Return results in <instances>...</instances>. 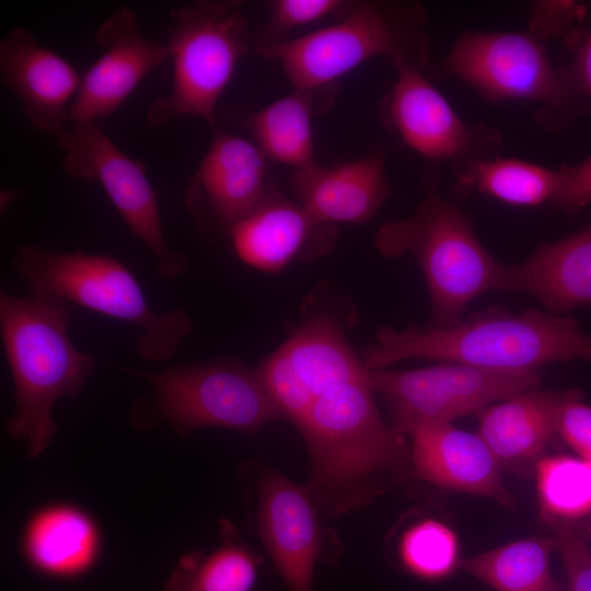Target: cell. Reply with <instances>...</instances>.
I'll return each instance as SVG.
<instances>
[{
	"instance_id": "obj_1",
	"label": "cell",
	"mask_w": 591,
	"mask_h": 591,
	"mask_svg": "<svg viewBox=\"0 0 591 591\" xmlns=\"http://www.w3.org/2000/svg\"><path fill=\"white\" fill-rule=\"evenodd\" d=\"M368 381L318 396L298 427L311 457L308 488L324 524L371 503L412 464L405 436L382 419Z\"/></svg>"
},
{
	"instance_id": "obj_2",
	"label": "cell",
	"mask_w": 591,
	"mask_h": 591,
	"mask_svg": "<svg viewBox=\"0 0 591 591\" xmlns=\"http://www.w3.org/2000/svg\"><path fill=\"white\" fill-rule=\"evenodd\" d=\"M360 357L368 370L421 358L493 371L534 372L556 361H591V334L572 316L491 308L449 328L383 327Z\"/></svg>"
},
{
	"instance_id": "obj_3",
	"label": "cell",
	"mask_w": 591,
	"mask_h": 591,
	"mask_svg": "<svg viewBox=\"0 0 591 591\" xmlns=\"http://www.w3.org/2000/svg\"><path fill=\"white\" fill-rule=\"evenodd\" d=\"M70 322L61 298L0 294V332L15 399L5 430L26 443L31 457L39 455L55 437L57 402L79 394L95 366L93 357L71 343Z\"/></svg>"
},
{
	"instance_id": "obj_4",
	"label": "cell",
	"mask_w": 591,
	"mask_h": 591,
	"mask_svg": "<svg viewBox=\"0 0 591 591\" xmlns=\"http://www.w3.org/2000/svg\"><path fill=\"white\" fill-rule=\"evenodd\" d=\"M438 172L424 177L425 196L407 219L383 223L374 236L389 257L413 255L424 274L431 316L426 328H449L478 296L500 290L505 265L482 244L468 217L437 187Z\"/></svg>"
},
{
	"instance_id": "obj_5",
	"label": "cell",
	"mask_w": 591,
	"mask_h": 591,
	"mask_svg": "<svg viewBox=\"0 0 591 591\" xmlns=\"http://www.w3.org/2000/svg\"><path fill=\"white\" fill-rule=\"evenodd\" d=\"M430 35L425 5L413 0H356L331 25L254 51L278 60L294 88L334 85L336 80L378 57L394 68L422 71Z\"/></svg>"
},
{
	"instance_id": "obj_6",
	"label": "cell",
	"mask_w": 591,
	"mask_h": 591,
	"mask_svg": "<svg viewBox=\"0 0 591 591\" xmlns=\"http://www.w3.org/2000/svg\"><path fill=\"white\" fill-rule=\"evenodd\" d=\"M31 293L51 296L134 325L136 348L151 361H167L193 332L183 310L158 313L119 260L84 252H60L24 244L11 260Z\"/></svg>"
},
{
	"instance_id": "obj_7",
	"label": "cell",
	"mask_w": 591,
	"mask_h": 591,
	"mask_svg": "<svg viewBox=\"0 0 591 591\" xmlns=\"http://www.w3.org/2000/svg\"><path fill=\"white\" fill-rule=\"evenodd\" d=\"M436 77L454 78L488 103L541 104L536 125L559 132L591 111L575 93L563 67H554L546 43L526 28L463 31L436 63Z\"/></svg>"
},
{
	"instance_id": "obj_8",
	"label": "cell",
	"mask_w": 591,
	"mask_h": 591,
	"mask_svg": "<svg viewBox=\"0 0 591 591\" xmlns=\"http://www.w3.org/2000/svg\"><path fill=\"white\" fill-rule=\"evenodd\" d=\"M248 21L240 1H194L170 12L167 48L173 85L150 106L148 128L183 115L200 116L211 127L217 103L239 60L250 48Z\"/></svg>"
},
{
	"instance_id": "obj_9",
	"label": "cell",
	"mask_w": 591,
	"mask_h": 591,
	"mask_svg": "<svg viewBox=\"0 0 591 591\" xmlns=\"http://www.w3.org/2000/svg\"><path fill=\"white\" fill-rule=\"evenodd\" d=\"M152 386L146 402L178 434L220 427L254 434L283 419L255 370L221 360L143 373Z\"/></svg>"
},
{
	"instance_id": "obj_10",
	"label": "cell",
	"mask_w": 591,
	"mask_h": 591,
	"mask_svg": "<svg viewBox=\"0 0 591 591\" xmlns=\"http://www.w3.org/2000/svg\"><path fill=\"white\" fill-rule=\"evenodd\" d=\"M540 371L501 372L455 362L415 370H369V385L386 395L391 427L407 436L427 424H452L495 402L535 389Z\"/></svg>"
},
{
	"instance_id": "obj_11",
	"label": "cell",
	"mask_w": 591,
	"mask_h": 591,
	"mask_svg": "<svg viewBox=\"0 0 591 591\" xmlns=\"http://www.w3.org/2000/svg\"><path fill=\"white\" fill-rule=\"evenodd\" d=\"M51 136L63 151L65 172L103 187L130 233L157 260L158 276L171 280L179 275L188 259L167 245L143 163L126 155L97 121L71 123Z\"/></svg>"
},
{
	"instance_id": "obj_12",
	"label": "cell",
	"mask_w": 591,
	"mask_h": 591,
	"mask_svg": "<svg viewBox=\"0 0 591 591\" xmlns=\"http://www.w3.org/2000/svg\"><path fill=\"white\" fill-rule=\"evenodd\" d=\"M381 112L385 127L407 147L432 162H449L453 171L503 149L500 130L464 121L420 70H397Z\"/></svg>"
},
{
	"instance_id": "obj_13",
	"label": "cell",
	"mask_w": 591,
	"mask_h": 591,
	"mask_svg": "<svg viewBox=\"0 0 591 591\" xmlns=\"http://www.w3.org/2000/svg\"><path fill=\"white\" fill-rule=\"evenodd\" d=\"M257 493L258 535L276 571L290 591H313L316 563L332 560L324 522L308 488L266 468Z\"/></svg>"
},
{
	"instance_id": "obj_14",
	"label": "cell",
	"mask_w": 591,
	"mask_h": 591,
	"mask_svg": "<svg viewBox=\"0 0 591 591\" xmlns=\"http://www.w3.org/2000/svg\"><path fill=\"white\" fill-rule=\"evenodd\" d=\"M103 54L81 74L70 123L97 121L115 113L139 83L170 58L166 45L140 32L137 14L119 7L99 27Z\"/></svg>"
},
{
	"instance_id": "obj_15",
	"label": "cell",
	"mask_w": 591,
	"mask_h": 591,
	"mask_svg": "<svg viewBox=\"0 0 591 591\" xmlns=\"http://www.w3.org/2000/svg\"><path fill=\"white\" fill-rule=\"evenodd\" d=\"M268 161L253 141L216 131L186 188L187 208L198 220L204 213L208 215L229 232L269 192L266 183Z\"/></svg>"
},
{
	"instance_id": "obj_16",
	"label": "cell",
	"mask_w": 591,
	"mask_h": 591,
	"mask_svg": "<svg viewBox=\"0 0 591 591\" xmlns=\"http://www.w3.org/2000/svg\"><path fill=\"white\" fill-rule=\"evenodd\" d=\"M228 233L239 258L267 273H278L293 260L322 257L338 237L337 225L317 220L273 188Z\"/></svg>"
},
{
	"instance_id": "obj_17",
	"label": "cell",
	"mask_w": 591,
	"mask_h": 591,
	"mask_svg": "<svg viewBox=\"0 0 591 591\" xmlns=\"http://www.w3.org/2000/svg\"><path fill=\"white\" fill-rule=\"evenodd\" d=\"M3 84L22 104L35 129L51 135L70 123V109L81 74L62 56L40 45L23 26L9 31L0 43Z\"/></svg>"
},
{
	"instance_id": "obj_18",
	"label": "cell",
	"mask_w": 591,
	"mask_h": 591,
	"mask_svg": "<svg viewBox=\"0 0 591 591\" xmlns=\"http://www.w3.org/2000/svg\"><path fill=\"white\" fill-rule=\"evenodd\" d=\"M412 440L413 475L436 486L495 499L511 507L501 466L478 433L452 424H427L407 434Z\"/></svg>"
},
{
	"instance_id": "obj_19",
	"label": "cell",
	"mask_w": 591,
	"mask_h": 591,
	"mask_svg": "<svg viewBox=\"0 0 591 591\" xmlns=\"http://www.w3.org/2000/svg\"><path fill=\"white\" fill-rule=\"evenodd\" d=\"M289 185L297 202L334 225L371 221L392 194L381 152L333 165L315 162L296 170Z\"/></svg>"
},
{
	"instance_id": "obj_20",
	"label": "cell",
	"mask_w": 591,
	"mask_h": 591,
	"mask_svg": "<svg viewBox=\"0 0 591 591\" xmlns=\"http://www.w3.org/2000/svg\"><path fill=\"white\" fill-rule=\"evenodd\" d=\"M500 290L528 293L555 315L591 308V221L560 240L541 242L526 259L505 266Z\"/></svg>"
},
{
	"instance_id": "obj_21",
	"label": "cell",
	"mask_w": 591,
	"mask_h": 591,
	"mask_svg": "<svg viewBox=\"0 0 591 591\" xmlns=\"http://www.w3.org/2000/svg\"><path fill=\"white\" fill-rule=\"evenodd\" d=\"M578 392L524 391L480 410L477 433L501 468L525 474L535 470L557 434L561 407Z\"/></svg>"
},
{
	"instance_id": "obj_22",
	"label": "cell",
	"mask_w": 591,
	"mask_h": 591,
	"mask_svg": "<svg viewBox=\"0 0 591 591\" xmlns=\"http://www.w3.org/2000/svg\"><path fill=\"white\" fill-rule=\"evenodd\" d=\"M22 549L30 566L42 575L68 579L89 571L97 559L100 534L80 508L54 505L30 519Z\"/></svg>"
},
{
	"instance_id": "obj_23",
	"label": "cell",
	"mask_w": 591,
	"mask_h": 591,
	"mask_svg": "<svg viewBox=\"0 0 591 591\" xmlns=\"http://www.w3.org/2000/svg\"><path fill=\"white\" fill-rule=\"evenodd\" d=\"M281 346L315 398L369 379V370L347 340L341 318L325 308L311 309Z\"/></svg>"
},
{
	"instance_id": "obj_24",
	"label": "cell",
	"mask_w": 591,
	"mask_h": 591,
	"mask_svg": "<svg viewBox=\"0 0 591 591\" xmlns=\"http://www.w3.org/2000/svg\"><path fill=\"white\" fill-rule=\"evenodd\" d=\"M336 85L294 90L267 106L252 113L246 126L269 161L296 170L315 162L313 117L335 102Z\"/></svg>"
},
{
	"instance_id": "obj_25",
	"label": "cell",
	"mask_w": 591,
	"mask_h": 591,
	"mask_svg": "<svg viewBox=\"0 0 591 591\" xmlns=\"http://www.w3.org/2000/svg\"><path fill=\"white\" fill-rule=\"evenodd\" d=\"M453 172L456 194L474 190L513 207L553 202L564 184L563 166L549 169L501 155L465 163Z\"/></svg>"
},
{
	"instance_id": "obj_26",
	"label": "cell",
	"mask_w": 591,
	"mask_h": 591,
	"mask_svg": "<svg viewBox=\"0 0 591 591\" xmlns=\"http://www.w3.org/2000/svg\"><path fill=\"white\" fill-rule=\"evenodd\" d=\"M218 547L185 553L164 584V591H252L263 557L241 540L235 526L220 522Z\"/></svg>"
},
{
	"instance_id": "obj_27",
	"label": "cell",
	"mask_w": 591,
	"mask_h": 591,
	"mask_svg": "<svg viewBox=\"0 0 591 591\" xmlns=\"http://www.w3.org/2000/svg\"><path fill=\"white\" fill-rule=\"evenodd\" d=\"M554 538L514 541L463 559L460 568L496 591H564L552 576Z\"/></svg>"
},
{
	"instance_id": "obj_28",
	"label": "cell",
	"mask_w": 591,
	"mask_h": 591,
	"mask_svg": "<svg viewBox=\"0 0 591 591\" xmlns=\"http://www.w3.org/2000/svg\"><path fill=\"white\" fill-rule=\"evenodd\" d=\"M543 517L570 523L591 513V465L564 454L543 456L535 466Z\"/></svg>"
},
{
	"instance_id": "obj_29",
	"label": "cell",
	"mask_w": 591,
	"mask_h": 591,
	"mask_svg": "<svg viewBox=\"0 0 591 591\" xmlns=\"http://www.w3.org/2000/svg\"><path fill=\"white\" fill-rule=\"evenodd\" d=\"M397 557L403 570L426 581L449 577L462 561L457 535L433 518L420 519L403 531Z\"/></svg>"
},
{
	"instance_id": "obj_30",
	"label": "cell",
	"mask_w": 591,
	"mask_h": 591,
	"mask_svg": "<svg viewBox=\"0 0 591 591\" xmlns=\"http://www.w3.org/2000/svg\"><path fill=\"white\" fill-rule=\"evenodd\" d=\"M255 372L282 418L298 428L316 398L298 373L286 349L279 346L262 361Z\"/></svg>"
},
{
	"instance_id": "obj_31",
	"label": "cell",
	"mask_w": 591,
	"mask_h": 591,
	"mask_svg": "<svg viewBox=\"0 0 591 591\" xmlns=\"http://www.w3.org/2000/svg\"><path fill=\"white\" fill-rule=\"evenodd\" d=\"M349 0H274L267 3L268 20L255 40L253 53L288 42L296 28L327 19H339Z\"/></svg>"
},
{
	"instance_id": "obj_32",
	"label": "cell",
	"mask_w": 591,
	"mask_h": 591,
	"mask_svg": "<svg viewBox=\"0 0 591 591\" xmlns=\"http://www.w3.org/2000/svg\"><path fill=\"white\" fill-rule=\"evenodd\" d=\"M586 14V5L576 1H533L526 30L544 43L561 39L569 49L584 33L577 24L583 21Z\"/></svg>"
},
{
	"instance_id": "obj_33",
	"label": "cell",
	"mask_w": 591,
	"mask_h": 591,
	"mask_svg": "<svg viewBox=\"0 0 591 591\" xmlns=\"http://www.w3.org/2000/svg\"><path fill=\"white\" fill-rule=\"evenodd\" d=\"M555 548L567 575V591H591V551L570 523H557Z\"/></svg>"
},
{
	"instance_id": "obj_34",
	"label": "cell",
	"mask_w": 591,
	"mask_h": 591,
	"mask_svg": "<svg viewBox=\"0 0 591 591\" xmlns=\"http://www.w3.org/2000/svg\"><path fill=\"white\" fill-rule=\"evenodd\" d=\"M582 392L561 407L557 434L579 455L591 461V406L582 402Z\"/></svg>"
},
{
	"instance_id": "obj_35",
	"label": "cell",
	"mask_w": 591,
	"mask_h": 591,
	"mask_svg": "<svg viewBox=\"0 0 591 591\" xmlns=\"http://www.w3.org/2000/svg\"><path fill=\"white\" fill-rule=\"evenodd\" d=\"M564 184L553 206L576 215L591 204V155L577 164H563Z\"/></svg>"
},
{
	"instance_id": "obj_36",
	"label": "cell",
	"mask_w": 591,
	"mask_h": 591,
	"mask_svg": "<svg viewBox=\"0 0 591 591\" xmlns=\"http://www.w3.org/2000/svg\"><path fill=\"white\" fill-rule=\"evenodd\" d=\"M569 50L572 59L563 69L576 94L591 109V24Z\"/></svg>"
},
{
	"instance_id": "obj_37",
	"label": "cell",
	"mask_w": 591,
	"mask_h": 591,
	"mask_svg": "<svg viewBox=\"0 0 591 591\" xmlns=\"http://www.w3.org/2000/svg\"><path fill=\"white\" fill-rule=\"evenodd\" d=\"M589 463H590V465H591V461H590Z\"/></svg>"
}]
</instances>
